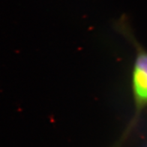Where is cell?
I'll use <instances>...</instances> for the list:
<instances>
[{"instance_id": "6da1fadb", "label": "cell", "mask_w": 147, "mask_h": 147, "mask_svg": "<svg viewBox=\"0 0 147 147\" xmlns=\"http://www.w3.org/2000/svg\"><path fill=\"white\" fill-rule=\"evenodd\" d=\"M116 31L120 33L134 51V59L131 70V92L134 111L132 117L124 133L115 146L117 147L128 138L139 122L140 116L147 108V50L135 37L129 20L122 15L115 23Z\"/></svg>"}]
</instances>
